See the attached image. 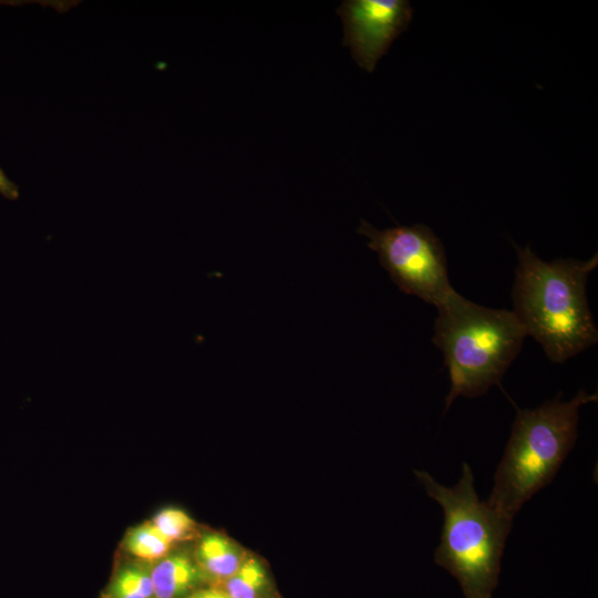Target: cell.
<instances>
[{
	"label": "cell",
	"instance_id": "6da1fadb",
	"mask_svg": "<svg viewBox=\"0 0 598 598\" xmlns=\"http://www.w3.org/2000/svg\"><path fill=\"white\" fill-rule=\"evenodd\" d=\"M512 310L554 363H563L594 346L598 330L589 309L586 283L598 255L547 262L527 246L518 248Z\"/></svg>",
	"mask_w": 598,
	"mask_h": 598
},
{
	"label": "cell",
	"instance_id": "7a4b0ae2",
	"mask_svg": "<svg viewBox=\"0 0 598 598\" xmlns=\"http://www.w3.org/2000/svg\"><path fill=\"white\" fill-rule=\"evenodd\" d=\"M436 309L432 341L448 370L447 411L456 398H476L499 384L526 333L513 311L474 303L455 290Z\"/></svg>",
	"mask_w": 598,
	"mask_h": 598
},
{
	"label": "cell",
	"instance_id": "3957f363",
	"mask_svg": "<svg viewBox=\"0 0 598 598\" xmlns=\"http://www.w3.org/2000/svg\"><path fill=\"white\" fill-rule=\"evenodd\" d=\"M414 474L444 514L434 563L458 580L466 598H491L498 582L513 517L480 501L467 463L463 464L462 476L453 487L441 485L425 471Z\"/></svg>",
	"mask_w": 598,
	"mask_h": 598
},
{
	"label": "cell",
	"instance_id": "277c9868",
	"mask_svg": "<svg viewBox=\"0 0 598 598\" xmlns=\"http://www.w3.org/2000/svg\"><path fill=\"white\" fill-rule=\"evenodd\" d=\"M596 400V393L579 390L568 402L559 394L535 409L518 410L487 504L514 518L551 482L575 445L580 406Z\"/></svg>",
	"mask_w": 598,
	"mask_h": 598
},
{
	"label": "cell",
	"instance_id": "5b68a950",
	"mask_svg": "<svg viewBox=\"0 0 598 598\" xmlns=\"http://www.w3.org/2000/svg\"><path fill=\"white\" fill-rule=\"evenodd\" d=\"M357 233L369 239L368 247L378 254L380 265L406 295L436 308L454 290L444 247L429 226L378 229L361 219Z\"/></svg>",
	"mask_w": 598,
	"mask_h": 598
},
{
	"label": "cell",
	"instance_id": "8992f818",
	"mask_svg": "<svg viewBox=\"0 0 598 598\" xmlns=\"http://www.w3.org/2000/svg\"><path fill=\"white\" fill-rule=\"evenodd\" d=\"M337 13L343 23L342 44L350 48L358 65L370 73L413 18L406 0H346Z\"/></svg>",
	"mask_w": 598,
	"mask_h": 598
},
{
	"label": "cell",
	"instance_id": "52a82bcc",
	"mask_svg": "<svg viewBox=\"0 0 598 598\" xmlns=\"http://www.w3.org/2000/svg\"><path fill=\"white\" fill-rule=\"evenodd\" d=\"M245 558L241 547L216 533L203 536L195 551V563L203 577L217 585L233 576Z\"/></svg>",
	"mask_w": 598,
	"mask_h": 598
},
{
	"label": "cell",
	"instance_id": "ba28073f",
	"mask_svg": "<svg viewBox=\"0 0 598 598\" xmlns=\"http://www.w3.org/2000/svg\"><path fill=\"white\" fill-rule=\"evenodd\" d=\"M151 577L155 598H186L204 578L197 564L184 554L159 559Z\"/></svg>",
	"mask_w": 598,
	"mask_h": 598
},
{
	"label": "cell",
	"instance_id": "9c48e42d",
	"mask_svg": "<svg viewBox=\"0 0 598 598\" xmlns=\"http://www.w3.org/2000/svg\"><path fill=\"white\" fill-rule=\"evenodd\" d=\"M267 586V573L256 557H246L235 574L218 585L230 598H261Z\"/></svg>",
	"mask_w": 598,
	"mask_h": 598
},
{
	"label": "cell",
	"instance_id": "30bf717a",
	"mask_svg": "<svg viewBox=\"0 0 598 598\" xmlns=\"http://www.w3.org/2000/svg\"><path fill=\"white\" fill-rule=\"evenodd\" d=\"M125 544L133 556L144 560H158L167 555L173 543L148 522L132 529Z\"/></svg>",
	"mask_w": 598,
	"mask_h": 598
},
{
	"label": "cell",
	"instance_id": "8fae6325",
	"mask_svg": "<svg viewBox=\"0 0 598 598\" xmlns=\"http://www.w3.org/2000/svg\"><path fill=\"white\" fill-rule=\"evenodd\" d=\"M112 598H155L151 569L137 565L123 567L111 586Z\"/></svg>",
	"mask_w": 598,
	"mask_h": 598
},
{
	"label": "cell",
	"instance_id": "7c38bea8",
	"mask_svg": "<svg viewBox=\"0 0 598 598\" xmlns=\"http://www.w3.org/2000/svg\"><path fill=\"white\" fill-rule=\"evenodd\" d=\"M151 523L172 543L186 537L194 528V520L190 516L184 511L173 507L161 511Z\"/></svg>",
	"mask_w": 598,
	"mask_h": 598
},
{
	"label": "cell",
	"instance_id": "4fadbf2b",
	"mask_svg": "<svg viewBox=\"0 0 598 598\" xmlns=\"http://www.w3.org/2000/svg\"><path fill=\"white\" fill-rule=\"evenodd\" d=\"M0 195L10 200H16L19 197L18 186L8 178L6 173L0 168Z\"/></svg>",
	"mask_w": 598,
	"mask_h": 598
},
{
	"label": "cell",
	"instance_id": "5bb4252c",
	"mask_svg": "<svg viewBox=\"0 0 598 598\" xmlns=\"http://www.w3.org/2000/svg\"><path fill=\"white\" fill-rule=\"evenodd\" d=\"M186 598H230L220 587L214 586L194 590Z\"/></svg>",
	"mask_w": 598,
	"mask_h": 598
},
{
	"label": "cell",
	"instance_id": "9a60e30c",
	"mask_svg": "<svg viewBox=\"0 0 598 598\" xmlns=\"http://www.w3.org/2000/svg\"><path fill=\"white\" fill-rule=\"evenodd\" d=\"M107 598H112V597L110 596V597H107Z\"/></svg>",
	"mask_w": 598,
	"mask_h": 598
}]
</instances>
